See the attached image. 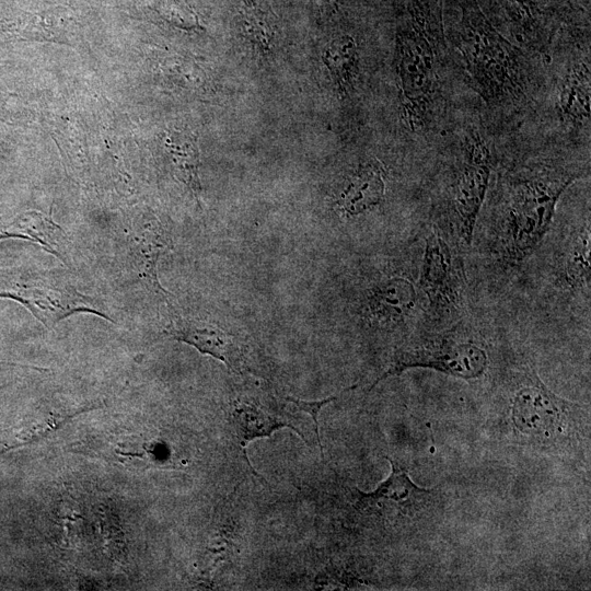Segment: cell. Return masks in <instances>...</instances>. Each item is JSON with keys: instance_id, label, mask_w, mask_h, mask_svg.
<instances>
[{"instance_id": "30bf717a", "label": "cell", "mask_w": 591, "mask_h": 591, "mask_svg": "<svg viewBox=\"0 0 591 591\" xmlns=\"http://www.w3.org/2000/svg\"><path fill=\"white\" fill-rule=\"evenodd\" d=\"M419 292L406 277L394 276L380 280L366 291V317L379 326H399L415 313Z\"/></svg>"}, {"instance_id": "8fae6325", "label": "cell", "mask_w": 591, "mask_h": 591, "mask_svg": "<svg viewBox=\"0 0 591 591\" xmlns=\"http://www.w3.org/2000/svg\"><path fill=\"white\" fill-rule=\"evenodd\" d=\"M164 334L222 361L233 372H241L243 350L235 336L222 327L199 320L179 318Z\"/></svg>"}, {"instance_id": "ffe728a7", "label": "cell", "mask_w": 591, "mask_h": 591, "mask_svg": "<svg viewBox=\"0 0 591 591\" xmlns=\"http://www.w3.org/2000/svg\"><path fill=\"white\" fill-rule=\"evenodd\" d=\"M169 151L175 169L179 172L181 179L192 188L197 196L200 190L198 178V152L192 140L172 142Z\"/></svg>"}, {"instance_id": "7402d4cb", "label": "cell", "mask_w": 591, "mask_h": 591, "mask_svg": "<svg viewBox=\"0 0 591 591\" xmlns=\"http://www.w3.org/2000/svg\"><path fill=\"white\" fill-rule=\"evenodd\" d=\"M335 398H336L335 396H332V397L320 399V401H303V399H299L294 397H286V401L292 403L299 409L308 413L313 418L314 425H315V434L318 442V447L321 449L322 460H324V453H323V447H322V442H321V438L318 433L317 415L324 405L334 401Z\"/></svg>"}, {"instance_id": "9a60e30c", "label": "cell", "mask_w": 591, "mask_h": 591, "mask_svg": "<svg viewBox=\"0 0 591 591\" xmlns=\"http://www.w3.org/2000/svg\"><path fill=\"white\" fill-rule=\"evenodd\" d=\"M9 237L36 243L65 265L70 266L66 232L50 216L35 210L20 213L0 232V241Z\"/></svg>"}, {"instance_id": "5b68a950", "label": "cell", "mask_w": 591, "mask_h": 591, "mask_svg": "<svg viewBox=\"0 0 591 591\" xmlns=\"http://www.w3.org/2000/svg\"><path fill=\"white\" fill-rule=\"evenodd\" d=\"M488 367L486 349L455 328L424 336L398 347L386 370L372 383L412 368H427L463 380L480 378Z\"/></svg>"}, {"instance_id": "7c38bea8", "label": "cell", "mask_w": 591, "mask_h": 591, "mask_svg": "<svg viewBox=\"0 0 591 591\" xmlns=\"http://www.w3.org/2000/svg\"><path fill=\"white\" fill-rule=\"evenodd\" d=\"M590 54L569 62L559 79L555 108L559 119L573 128L590 127Z\"/></svg>"}, {"instance_id": "3957f363", "label": "cell", "mask_w": 591, "mask_h": 591, "mask_svg": "<svg viewBox=\"0 0 591 591\" xmlns=\"http://www.w3.org/2000/svg\"><path fill=\"white\" fill-rule=\"evenodd\" d=\"M427 3L412 0L397 33V74L401 111L414 131L430 127L438 105L440 25Z\"/></svg>"}, {"instance_id": "277c9868", "label": "cell", "mask_w": 591, "mask_h": 591, "mask_svg": "<svg viewBox=\"0 0 591 591\" xmlns=\"http://www.w3.org/2000/svg\"><path fill=\"white\" fill-rule=\"evenodd\" d=\"M0 297L20 302L46 327H53L77 313L95 314L114 322L103 305L80 292L65 273H2Z\"/></svg>"}, {"instance_id": "9c48e42d", "label": "cell", "mask_w": 591, "mask_h": 591, "mask_svg": "<svg viewBox=\"0 0 591 591\" xmlns=\"http://www.w3.org/2000/svg\"><path fill=\"white\" fill-rule=\"evenodd\" d=\"M390 476L372 493H358V501L367 513L390 521L414 522L427 514L438 499L437 488H421L413 483L406 470L395 461Z\"/></svg>"}, {"instance_id": "4fadbf2b", "label": "cell", "mask_w": 591, "mask_h": 591, "mask_svg": "<svg viewBox=\"0 0 591 591\" xmlns=\"http://www.w3.org/2000/svg\"><path fill=\"white\" fill-rule=\"evenodd\" d=\"M384 193V170L378 161L369 160L347 178L336 205L344 217L354 218L379 206Z\"/></svg>"}, {"instance_id": "7a4b0ae2", "label": "cell", "mask_w": 591, "mask_h": 591, "mask_svg": "<svg viewBox=\"0 0 591 591\" xmlns=\"http://www.w3.org/2000/svg\"><path fill=\"white\" fill-rule=\"evenodd\" d=\"M448 37L466 79L487 106L505 107L525 99L524 49L493 25L476 0L461 3V18Z\"/></svg>"}, {"instance_id": "6da1fadb", "label": "cell", "mask_w": 591, "mask_h": 591, "mask_svg": "<svg viewBox=\"0 0 591 591\" xmlns=\"http://www.w3.org/2000/svg\"><path fill=\"white\" fill-rule=\"evenodd\" d=\"M580 177L573 169L534 164L507 172L498 183L490 225V251L507 265H518L541 244L556 205Z\"/></svg>"}, {"instance_id": "d6986e66", "label": "cell", "mask_w": 591, "mask_h": 591, "mask_svg": "<svg viewBox=\"0 0 591 591\" xmlns=\"http://www.w3.org/2000/svg\"><path fill=\"white\" fill-rule=\"evenodd\" d=\"M243 28L253 45L263 51H268L275 37L271 13L247 1L242 8Z\"/></svg>"}, {"instance_id": "52a82bcc", "label": "cell", "mask_w": 591, "mask_h": 591, "mask_svg": "<svg viewBox=\"0 0 591 591\" xmlns=\"http://www.w3.org/2000/svg\"><path fill=\"white\" fill-rule=\"evenodd\" d=\"M494 159L489 143L476 130L461 142V155L447 190V206L459 239L471 244L482 206L486 199Z\"/></svg>"}, {"instance_id": "ba28073f", "label": "cell", "mask_w": 591, "mask_h": 591, "mask_svg": "<svg viewBox=\"0 0 591 591\" xmlns=\"http://www.w3.org/2000/svg\"><path fill=\"white\" fill-rule=\"evenodd\" d=\"M418 288L437 312L462 308L465 277L462 260L444 234L436 228L425 236Z\"/></svg>"}, {"instance_id": "5bb4252c", "label": "cell", "mask_w": 591, "mask_h": 591, "mask_svg": "<svg viewBox=\"0 0 591 591\" xmlns=\"http://www.w3.org/2000/svg\"><path fill=\"white\" fill-rule=\"evenodd\" d=\"M537 0H502L513 44L547 57L553 33Z\"/></svg>"}, {"instance_id": "e0dca14e", "label": "cell", "mask_w": 591, "mask_h": 591, "mask_svg": "<svg viewBox=\"0 0 591 591\" xmlns=\"http://www.w3.org/2000/svg\"><path fill=\"white\" fill-rule=\"evenodd\" d=\"M232 418L242 448L255 438L268 437L280 427L288 426L296 430L294 426L288 422L286 418L271 415L265 408L258 406L257 403L248 399H236L234 402Z\"/></svg>"}, {"instance_id": "44dd1931", "label": "cell", "mask_w": 591, "mask_h": 591, "mask_svg": "<svg viewBox=\"0 0 591 591\" xmlns=\"http://www.w3.org/2000/svg\"><path fill=\"white\" fill-rule=\"evenodd\" d=\"M160 7L161 15L170 23L186 30L197 26L195 14L181 0H161Z\"/></svg>"}, {"instance_id": "ac0fdd59", "label": "cell", "mask_w": 591, "mask_h": 591, "mask_svg": "<svg viewBox=\"0 0 591 591\" xmlns=\"http://www.w3.org/2000/svg\"><path fill=\"white\" fill-rule=\"evenodd\" d=\"M323 60L337 89L345 93L357 71L358 47L355 39L350 36L336 38L326 47Z\"/></svg>"}, {"instance_id": "603a6c76", "label": "cell", "mask_w": 591, "mask_h": 591, "mask_svg": "<svg viewBox=\"0 0 591 591\" xmlns=\"http://www.w3.org/2000/svg\"><path fill=\"white\" fill-rule=\"evenodd\" d=\"M335 5H337L341 0H331Z\"/></svg>"}, {"instance_id": "8992f818", "label": "cell", "mask_w": 591, "mask_h": 591, "mask_svg": "<svg viewBox=\"0 0 591 591\" xmlns=\"http://www.w3.org/2000/svg\"><path fill=\"white\" fill-rule=\"evenodd\" d=\"M510 425L518 438L553 443L568 438L579 405L553 393L533 370L517 379L510 396Z\"/></svg>"}, {"instance_id": "2e32d148", "label": "cell", "mask_w": 591, "mask_h": 591, "mask_svg": "<svg viewBox=\"0 0 591 591\" xmlns=\"http://www.w3.org/2000/svg\"><path fill=\"white\" fill-rule=\"evenodd\" d=\"M591 232L589 218L576 228L561 248L557 265L560 283L571 291H590Z\"/></svg>"}]
</instances>
